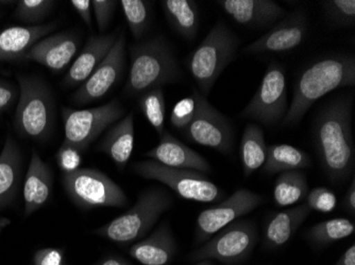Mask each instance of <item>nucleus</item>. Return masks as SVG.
I'll return each mask as SVG.
<instances>
[{
	"label": "nucleus",
	"instance_id": "33",
	"mask_svg": "<svg viewBox=\"0 0 355 265\" xmlns=\"http://www.w3.org/2000/svg\"><path fill=\"white\" fill-rule=\"evenodd\" d=\"M55 3L51 0H21L16 6L15 16L21 23L37 26L51 13Z\"/></svg>",
	"mask_w": 355,
	"mask_h": 265
},
{
	"label": "nucleus",
	"instance_id": "31",
	"mask_svg": "<svg viewBox=\"0 0 355 265\" xmlns=\"http://www.w3.org/2000/svg\"><path fill=\"white\" fill-rule=\"evenodd\" d=\"M119 3L133 37L139 41L150 27L151 3L144 0H121Z\"/></svg>",
	"mask_w": 355,
	"mask_h": 265
},
{
	"label": "nucleus",
	"instance_id": "30",
	"mask_svg": "<svg viewBox=\"0 0 355 265\" xmlns=\"http://www.w3.org/2000/svg\"><path fill=\"white\" fill-rule=\"evenodd\" d=\"M355 225L349 219L337 218L313 225L305 231L304 237L316 250H321L332 243L348 238L353 235Z\"/></svg>",
	"mask_w": 355,
	"mask_h": 265
},
{
	"label": "nucleus",
	"instance_id": "43",
	"mask_svg": "<svg viewBox=\"0 0 355 265\" xmlns=\"http://www.w3.org/2000/svg\"><path fill=\"white\" fill-rule=\"evenodd\" d=\"M334 265H355V245H351Z\"/></svg>",
	"mask_w": 355,
	"mask_h": 265
},
{
	"label": "nucleus",
	"instance_id": "45",
	"mask_svg": "<svg viewBox=\"0 0 355 265\" xmlns=\"http://www.w3.org/2000/svg\"><path fill=\"white\" fill-rule=\"evenodd\" d=\"M11 224V220L7 218H0V234H1V231L6 228V227L9 226Z\"/></svg>",
	"mask_w": 355,
	"mask_h": 265
},
{
	"label": "nucleus",
	"instance_id": "39",
	"mask_svg": "<svg viewBox=\"0 0 355 265\" xmlns=\"http://www.w3.org/2000/svg\"><path fill=\"white\" fill-rule=\"evenodd\" d=\"M63 252L58 248H42L33 257L35 265H62Z\"/></svg>",
	"mask_w": 355,
	"mask_h": 265
},
{
	"label": "nucleus",
	"instance_id": "15",
	"mask_svg": "<svg viewBox=\"0 0 355 265\" xmlns=\"http://www.w3.org/2000/svg\"><path fill=\"white\" fill-rule=\"evenodd\" d=\"M308 31V15L303 10H295L260 39L246 46L244 53L247 55H262L294 51L304 41Z\"/></svg>",
	"mask_w": 355,
	"mask_h": 265
},
{
	"label": "nucleus",
	"instance_id": "9",
	"mask_svg": "<svg viewBox=\"0 0 355 265\" xmlns=\"http://www.w3.org/2000/svg\"><path fill=\"white\" fill-rule=\"evenodd\" d=\"M63 186L73 204L83 209L123 208L129 200L125 191L107 174L96 169H83L63 174Z\"/></svg>",
	"mask_w": 355,
	"mask_h": 265
},
{
	"label": "nucleus",
	"instance_id": "16",
	"mask_svg": "<svg viewBox=\"0 0 355 265\" xmlns=\"http://www.w3.org/2000/svg\"><path fill=\"white\" fill-rule=\"evenodd\" d=\"M219 7L233 21L249 28H268L287 15L276 1L271 0H219Z\"/></svg>",
	"mask_w": 355,
	"mask_h": 265
},
{
	"label": "nucleus",
	"instance_id": "29",
	"mask_svg": "<svg viewBox=\"0 0 355 265\" xmlns=\"http://www.w3.org/2000/svg\"><path fill=\"white\" fill-rule=\"evenodd\" d=\"M308 177L300 170L280 173L273 188V201L278 207L301 202L309 193Z\"/></svg>",
	"mask_w": 355,
	"mask_h": 265
},
{
	"label": "nucleus",
	"instance_id": "32",
	"mask_svg": "<svg viewBox=\"0 0 355 265\" xmlns=\"http://www.w3.org/2000/svg\"><path fill=\"white\" fill-rule=\"evenodd\" d=\"M139 105L145 118L157 131L159 136H161L165 131V113H166L164 91L162 87L150 89L139 95Z\"/></svg>",
	"mask_w": 355,
	"mask_h": 265
},
{
	"label": "nucleus",
	"instance_id": "23",
	"mask_svg": "<svg viewBox=\"0 0 355 265\" xmlns=\"http://www.w3.org/2000/svg\"><path fill=\"white\" fill-rule=\"evenodd\" d=\"M55 29V25L10 27L0 31V62L21 61L32 46Z\"/></svg>",
	"mask_w": 355,
	"mask_h": 265
},
{
	"label": "nucleus",
	"instance_id": "28",
	"mask_svg": "<svg viewBox=\"0 0 355 265\" xmlns=\"http://www.w3.org/2000/svg\"><path fill=\"white\" fill-rule=\"evenodd\" d=\"M266 155L264 131L255 123H249L245 127L241 143V158L245 176H250L257 169L263 167Z\"/></svg>",
	"mask_w": 355,
	"mask_h": 265
},
{
	"label": "nucleus",
	"instance_id": "13",
	"mask_svg": "<svg viewBox=\"0 0 355 265\" xmlns=\"http://www.w3.org/2000/svg\"><path fill=\"white\" fill-rule=\"evenodd\" d=\"M265 202L266 197L263 195L241 188L217 206L201 211L197 218L195 231L197 244L207 242L223 227L248 214Z\"/></svg>",
	"mask_w": 355,
	"mask_h": 265
},
{
	"label": "nucleus",
	"instance_id": "14",
	"mask_svg": "<svg viewBox=\"0 0 355 265\" xmlns=\"http://www.w3.org/2000/svg\"><path fill=\"white\" fill-rule=\"evenodd\" d=\"M125 33L121 32L105 59L73 93V101L76 104H87L99 100L114 87L125 69Z\"/></svg>",
	"mask_w": 355,
	"mask_h": 265
},
{
	"label": "nucleus",
	"instance_id": "4",
	"mask_svg": "<svg viewBox=\"0 0 355 265\" xmlns=\"http://www.w3.org/2000/svg\"><path fill=\"white\" fill-rule=\"evenodd\" d=\"M173 197L161 187L141 192L127 212L96 229L95 234L117 244H129L146 236L161 215L171 208Z\"/></svg>",
	"mask_w": 355,
	"mask_h": 265
},
{
	"label": "nucleus",
	"instance_id": "7",
	"mask_svg": "<svg viewBox=\"0 0 355 265\" xmlns=\"http://www.w3.org/2000/svg\"><path fill=\"white\" fill-rule=\"evenodd\" d=\"M259 240L257 223L234 221L203 243L189 258L197 262L216 260L225 265L241 264L248 260Z\"/></svg>",
	"mask_w": 355,
	"mask_h": 265
},
{
	"label": "nucleus",
	"instance_id": "20",
	"mask_svg": "<svg viewBox=\"0 0 355 265\" xmlns=\"http://www.w3.org/2000/svg\"><path fill=\"white\" fill-rule=\"evenodd\" d=\"M117 32L109 35H92L87 39L83 53L75 60L64 77V85L75 87L83 84L105 59L116 42Z\"/></svg>",
	"mask_w": 355,
	"mask_h": 265
},
{
	"label": "nucleus",
	"instance_id": "25",
	"mask_svg": "<svg viewBox=\"0 0 355 265\" xmlns=\"http://www.w3.org/2000/svg\"><path fill=\"white\" fill-rule=\"evenodd\" d=\"M21 157L19 145L8 137L0 153V210L12 204L19 191Z\"/></svg>",
	"mask_w": 355,
	"mask_h": 265
},
{
	"label": "nucleus",
	"instance_id": "8",
	"mask_svg": "<svg viewBox=\"0 0 355 265\" xmlns=\"http://www.w3.org/2000/svg\"><path fill=\"white\" fill-rule=\"evenodd\" d=\"M131 169L139 176L166 185L184 200L214 203L223 197V191L198 171L169 168L155 161H137Z\"/></svg>",
	"mask_w": 355,
	"mask_h": 265
},
{
	"label": "nucleus",
	"instance_id": "10",
	"mask_svg": "<svg viewBox=\"0 0 355 265\" xmlns=\"http://www.w3.org/2000/svg\"><path fill=\"white\" fill-rule=\"evenodd\" d=\"M123 115L125 109L117 99L94 109H71L64 107L62 111L65 131L63 143L83 152L103 131L121 120Z\"/></svg>",
	"mask_w": 355,
	"mask_h": 265
},
{
	"label": "nucleus",
	"instance_id": "21",
	"mask_svg": "<svg viewBox=\"0 0 355 265\" xmlns=\"http://www.w3.org/2000/svg\"><path fill=\"white\" fill-rule=\"evenodd\" d=\"M177 253V243L168 223L159 225L150 236L135 243L130 256L143 265H168Z\"/></svg>",
	"mask_w": 355,
	"mask_h": 265
},
{
	"label": "nucleus",
	"instance_id": "5",
	"mask_svg": "<svg viewBox=\"0 0 355 265\" xmlns=\"http://www.w3.org/2000/svg\"><path fill=\"white\" fill-rule=\"evenodd\" d=\"M239 45L241 39L223 21H217L191 53L187 67L203 97L209 95L219 75L234 61Z\"/></svg>",
	"mask_w": 355,
	"mask_h": 265
},
{
	"label": "nucleus",
	"instance_id": "27",
	"mask_svg": "<svg viewBox=\"0 0 355 265\" xmlns=\"http://www.w3.org/2000/svg\"><path fill=\"white\" fill-rule=\"evenodd\" d=\"M312 165L310 155L298 147L289 145H272L267 147L266 161L263 173L268 175L286 171L300 170Z\"/></svg>",
	"mask_w": 355,
	"mask_h": 265
},
{
	"label": "nucleus",
	"instance_id": "42",
	"mask_svg": "<svg viewBox=\"0 0 355 265\" xmlns=\"http://www.w3.org/2000/svg\"><path fill=\"white\" fill-rule=\"evenodd\" d=\"M344 206L346 210L350 213L352 217L355 215V179L351 181L350 187L347 191L346 197H345Z\"/></svg>",
	"mask_w": 355,
	"mask_h": 265
},
{
	"label": "nucleus",
	"instance_id": "44",
	"mask_svg": "<svg viewBox=\"0 0 355 265\" xmlns=\"http://www.w3.org/2000/svg\"><path fill=\"white\" fill-rule=\"evenodd\" d=\"M98 265H131L130 263L128 262L125 259L121 258V257H109V258L105 259L101 261Z\"/></svg>",
	"mask_w": 355,
	"mask_h": 265
},
{
	"label": "nucleus",
	"instance_id": "19",
	"mask_svg": "<svg viewBox=\"0 0 355 265\" xmlns=\"http://www.w3.org/2000/svg\"><path fill=\"white\" fill-rule=\"evenodd\" d=\"M311 211L308 205L301 204L269 214L263 226V246L267 250L282 248L308 219Z\"/></svg>",
	"mask_w": 355,
	"mask_h": 265
},
{
	"label": "nucleus",
	"instance_id": "35",
	"mask_svg": "<svg viewBox=\"0 0 355 265\" xmlns=\"http://www.w3.org/2000/svg\"><path fill=\"white\" fill-rule=\"evenodd\" d=\"M305 204L308 205L311 210L332 212L337 205V197L330 189L318 187L309 191Z\"/></svg>",
	"mask_w": 355,
	"mask_h": 265
},
{
	"label": "nucleus",
	"instance_id": "46",
	"mask_svg": "<svg viewBox=\"0 0 355 265\" xmlns=\"http://www.w3.org/2000/svg\"><path fill=\"white\" fill-rule=\"evenodd\" d=\"M193 265H214L212 263V261L209 260H205V261H200V262L196 263V264Z\"/></svg>",
	"mask_w": 355,
	"mask_h": 265
},
{
	"label": "nucleus",
	"instance_id": "24",
	"mask_svg": "<svg viewBox=\"0 0 355 265\" xmlns=\"http://www.w3.org/2000/svg\"><path fill=\"white\" fill-rule=\"evenodd\" d=\"M135 147V115L132 111L107 129L98 145V151L114 161L119 170H123Z\"/></svg>",
	"mask_w": 355,
	"mask_h": 265
},
{
	"label": "nucleus",
	"instance_id": "34",
	"mask_svg": "<svg viewBox=\"0 0 355 265\" xmlns=\"http://www.w3.org/2000/svg\"><path fill=\"white\" fill-rule=\"evenodd\" d=\"M329 21L336 27L353 28L355 25L354 0H330L322 3Z\"/></svg>",
	"mask_w": 355,
	"mask_h": 265
},
{
	"label": "nucleus",
	"instance_id": "38",
	"mask_svg": "<svg viewBox=\"0 0 355 265\" xmlns=\"http://www.w3.org/2000/svg\"><path fill=\"white\" fill-rule=\"evenodd\" d=\"M55 159H57L58 165L62 172L67 174V173H71L80 169L83 157H81V152L79 150L71 145L63 143L55 154Z\"/></svg>",
	"mask_w": 355,
	"mask_h": 265
},
{
	"label": "nucleus",
	"instance_id": "17",
	"mask_svg": "<svg viewBox=\"0 0 355 265\" xmlns=\"http://www.w3.org/2000/svg\"><path fill=\"white\" fill-rule=\"evenodd\" d=\"M79 48V37L64 32L44 37L32 46L21 61H33L59 73L67 68Z\"/></svg>",
	"mask_w": 355,
	"mask_h": 265
},
{
	"label": "nucleus",
	"instance_id": "26",
	"mask_svg": "<svg viewBox=\"0 0 355 265\" xmlns=\"http://www.w3.org/2000/svg\"><path fill=\"white\" fill-rule=\"evenodd\" d=\"M161 7L169 25L187 41L196 37L199 29V10L193 0H163Z\"/></svg>",
	"mask_w": 355,
	"mask_h": 265
},
{
	"label": "nucleus",
	"instance_id": "40",
	"mask_svg": "<svg viewBox=\"0 0 355 265\" xmlns=\"http://www.w3.org/2000/svg\"><path fill=\"white\" fill-rule=\"evenodd\" d=\"M19 95V89H16L10 82L0 79V113L7 111Z\"/></svg>",
	"mask_w": 355,
	"mask_h": 265
},
{
	"label": "nucleus",
	"instance_id": "18",
	"mask_svg": "<svg viewBox=\"0 0 355 265\" xmlns=\"http://www.w3.org/2000/svg\"><path fill=\"white\" fill-rule=\"evenodd\" d=\"M145 156L169 168L195 170L202 173L212 170L211 165L205 157L196 151L191 150V147L181 143L166 129L159 136V145L148 151Z\"/></svg>",
	"mask_w": 355,
	"mask_h": 265
},
{
	"label": "nucleus",
	"instance_id": "12",
	"mask_svg": "<svg viewBox=\"0 0 355 265\" xmlns=\"http://www.w3.org/2000/svg\"><path fill=\"white\" fill-rule=\"evenodd\" d=\"M193 97L196 102V113L189 127L183 131L185 136L191 143L223 154L232 152L234 137L230 121L213 107L198 89H193Z\"/></svg>",
	"mask_w": 355,
	"mask_h": 265
},
{
	"label": "nucleus",
	"instance_id": "41",
	"mask_svg": "<svg viewBox=\"0 0 355 265\" xmlns=\"http://www.w3.org/2000/svg\"><path fill=\"white\" fill-rule=\"evenodd\" d=\"M71 5L85 21V25L92 28V1L89 0H71Z\"/></svg>",
	"mask_w": 355,
	"mask_h": 265
},
{
	"label": "nucleus",
	"instance_id": "11",
	"mask_svg": "<svg viewBox=\"0 0 355 265\" xmlns=\"http://www.w3.org/2000/svg\"><path fill=\"white\" fill-rule=\"evenodd\" d=\"M287 111L288 102L284 67L278 62H271L260 87L241 116L266 127H273L282 123Z\"/></svg>",
	"mask_w": 355,
	"mask_h": 265
},
{
	"label": "nucleus",
	"instance_id": "3",
	"mask_svg": "<svg viewBox=\"0 0 355 265\" xmlns=\"http://www.w3.org/2000/svg\"><path fill=\"white\" fill-rule=\"evenodd\" d=\"M130 71L125 86L129 97L179 81L181 69L171 44L164 37H155L130 47Z\"/></svg>",
	"mask_w": 355,
	"mask_h": 265
},
{
	"label": "nucleus",
	"instance_id": "22",
	"mask_svg": "<svg viewBox=\"0 0 355 265\" xmlns=\"http://www.w3.org/2000/svg\"><path fill=\"white\" fill-rule=\"evenodd\" d=\"M53 172L47 163L42 161L35 151H32L24 185L25 215L29 217L43 208L51 197L53 190Z\"/></svg>",
	"mask_w": 355,
	"mask_h": 265
},
{
	"label": "nucleus",
	"instance_id": "2",
	"mask_svg": "<svg viewBox=\"0 0 355 265\" xmlns=\"http://www.w3.org/2000/svg\"><path fill=\"white\" fill-rule=\"evenodd\" d=\"M355 85V55L352 53L327 55L301 71L294 87L283 127L299 125L305 113L320 98L342 87Z\"/></svg>",
	"mask_w": 355,
	"mask_h": 265
},
{
	"label": "nucleus",
	"instance_id": "6",
	"mask_svg": "<svg viewBox=\"0 0 355 265\" xmlns=\"http://www.w3.org/2000/svg\"><path fill=\"white\" fill-rule=\"evenodd\" d=\"M19 104L15 127L19 134L35 140L47 138L53 129L55 102L53 93L43 80L37 77H19Z\"/></svg>",
	"mask_w": 355,
	"mask_h": 265
},
{
	"label": "nucleus",
	"instance_id": "36",
	"mask_svg": "<svg viewBox=\"0 0 355 265\" xmlns=\"http://www.w3.org/2000/svg\"><path fill=\"white\" fill-rule=\"evenodd\" d=\"M196 113V102L193 95L184 98L175 103L171 115V123L175 129L184 131L193 119Z\"/></svg>",
	"mask_w": 355,
	"mask_h": 265
},
{
	"label": "nucleus",
	"instance_id": "37",
	"mask_svg": "<svg viewBox=\"0 0 355 265\" xmlns=\"http://www.w3.org/2000/svg\"><path fill=\"white\" fill-rule=\"evenodd\" d=\"M117 3H119L114 0H94L92 1L94 16H95L96 23L98 26L101 35H103L111 25Z\"/></svg>",
	"mask_w": 355,
	"mask_h": 265
},
{
	"label": "nucleus",
	"instance_id": "1",
	"mask_svg": "<svg viewBox=\"0 0 355 265\" xmlns=\"http://www.w3.org/2000/svg\"><path fill=\"white\" fill-rule=\"evenodd\" d=\"M352 107V95H340L318 111L313 123V143L321 168L334 185L345 183L354 170Z\"/></svg>",
	"mask_w": 355,
	"mask_h": 265
}]
</instances>
